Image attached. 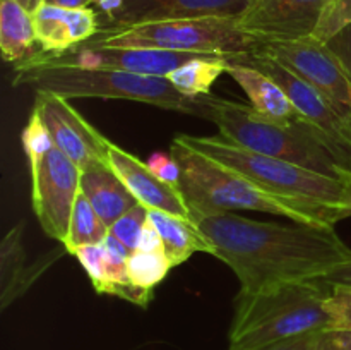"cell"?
I'll return each mask as SVG.
<instances>
[{
  "label": "cell",
  "mask_w": 351,
  "mask_h": 350,
  "mask_svg": "<svg viewBox=\"0 0 351 350\" xmlns=\"http://www.w3.org/2000/svg\"><path fill=\"white\" fill-rule=\"evenodd\" d=\"M191 220L211 242L213 256L232 268L243 292L317 280L351 257L335 226L257 222L233 211H192Z\"/></svg>",
  "instance_id": "obj_1"
},
{
  "label": "cell",
  "mask_w": 351,
  "mask_h": 350,
  "mask_svg": "<svg viewBox=\"0 0 351 350\" xmlns=\"http://www.w3.org/2000/svg\"><path fill=\"white\" fill-rule=\"evenodd\" d=\"M12 86H24L34 93H50L67 100H130L206 120L213 98V95L201 98L185 96L168 78L134 74L117 69L81 67L57 60L43 51H34L26 60L16 64Z\"/></svg>",
  "instance_id": "obj_2"
},
{
  "label": "cell",
  "mask_w": 351,
  "mask_h": 350,
  "mask_svg": "<svg viewBox=\"0 0 351 350\" xmlns=\"http://www.w3.org/2000/svg\"><path fill=\"white\" fill-rule=\"evenodd\" d=\"M331 287L321 280L287 281L257 292L240 290L228 333V350H256L332 326Z\"/></svg>",
  "instance_id": "obj_3"
},
{
  "label": "cell",
  "mask_w": 351,
  "mask_h": 350,
  "mask_svg": "<svg viewBox=\"0 0 351 350\" xmlns=\"http://www.w3.org/2000/svg\"><path fill=\"white\" fill-rule=\"evenodd\" d=\"M170 154L182 170L180 191L192 211H263L287 216L295 223L312 226H335L331 213L293 199L271 194L239 172L199 153L184 141H171Z\"/></svg>",
  "instance_id": "obj_4"
},
{
  "label": "cell",
  "mask_w": 351,
  "mask_h": 350,
  "mask_svg": "<svg viewBox=\"0 0 351 350\" xmlns=\"http://www.w3.org/2000/svg\"><path fill=\"white\" fill-rule=\"evenodd\" d=\"M208 120L230 143L256 153L291 161L317 174L339 178L348 167L331 144L305 120L280 122L257 112L250 103L213 95Z\"/></svg>",
  "instance_id": "obj_5"
},
{
  "label": "cell",
  "mask_w": 351,
  "mask_h": 350,
  "mask_svg": "<svg viewBox=\"0 0 351 350\" xmlns=\"http://www.w3.org/2000/svg\"><path fill=\"white\" fill-rule=\"evenodd\" d=\"M177 137L197 150L199 153L239 172L240 175L261 185L271 194L321 208L331 213L336 223L341 222L343 182L339 178L317 174L291 161L256 153L235 143H230L221 134L218 136L177 134Z\"/></svg>",
  "instance_id": "obj_6"
},
{
  "label": "cell",
  "mask_w": 351,
  "mask_h": 350,
  "mask_svg": "<svg viewBox=\"0 0 351 350\" xmlns=\"http://www.w3.org/2000/svg\"><path fill=\"white\" fill-rule=\"evenodd\" d=\"M257 41L240 27L239 17H197L101 27L96 36L79 47L89 48H156L195 55L235 58L249 54Z\"/></svg>",
  "instance_id": "obj_7"
},
{
  "label": "cell",
  "mask_w": 351,
  "mask_h": 350,
  "mask_svg": "<svg viewBox=\"0 0 351 350\" xmlns=\"http://www.w3.org/2000/svg\"><path fill=\"white\" fill-rule=\"evenodd\" d=\"M230 60L252 65L274 79L291 100L302 119L331 144L341 163L351 168V113L339 108L324 93L298 78L274 58L252 50Z\"/></svg>",
  "instance_id": "obj_8"
},
{
  "label": "cell",
  "mask_w": 351,
  "mask_h": 350,
  "mask_svg": "<svg viewBox=\"0 0 351 350\" xmlns=\"http://www.w3.org/2000/svg\"><path fill=\"white\" fill-rule=\"evenodd\" d=\"M31 205L48 237L64 246L74 202L81 191V168L57 146L29 161Z\"/></svg>",
  "instance_id": "obj_9"
},
{
  "label": "cell",
  "mask_w": 351,
  "mask_h": 350,
  "mask_svg": "<svg viewBox=\"0 0 351 350\" xmlns=\"http://www.w3.org/2000/svg\"><path fill=\"white\" fill-rule=\"evenodd\" d=\"M254 51L274 58L351 113V79L328 45L315 38L257 43Z\"/></svg>",
  "instance_id": "obj_10"
},
{
  "label": "cell",
  "mask_w": 351,
  "mask_h": 350,
  "mask_svg": "<svg viewBox=\"0 0 351 350\" xmlns=\"http://www.w3.org/2000/svg\"><path fill=\"white\" fill-rule=\"evenodd\" d=\"M34 110L40 113L53 144L82 170L95 165L108 163V143L96 127H93L67 98L36 93Z\"/></svg>",
  "instance_id": "obj_11"
},
{
  "label": "cell",
  "mask_w": 351,
  "mask_h": 350,
  "mask_svg": "<svg viewBox=\"0 0 351 350\" xmlns=\"http://www.w3.org/2000/svg\"><path fill=\"white\" fill-rule=\"evenodd\" d=\"M328 0H263L239 17L257 43L311 38Z\"/></svg>",
  "instance_id": "obj_12"
},
{
  "label": "cell",
  "mask_w": 351,
  "mask_h": 350,
  "mask_svg": "<svg viewBox=\"0 0 351 350\" xmlns=\"http://www.w3.org/2000/svg\"><path fill=\"white\" fill-rule=\"evenodd\" d=\"M50 55V54H47ZM60 62L81 67L117 69L143 75L168 78L170 72L180 67L195 54L156 50V48H89L75 47L60 55H50Z\"/></svg>",
  "instance_id": "obj_13"
},
{
  "label": "cell",
  "mask_w": 351,
  "mask_h": 350,
  "mask_svg": "<svg viewBox=\"0 0 351 350\" xmlns=\"http://www.w3.org/2000/svg\"><path fill=\"white\" fill-rule=\"evenodd\" d=\"M108 163L117 175L147 209H161L171 215L191 220V208L180 189L167 184L153 174L146 161L115 143H108Z\"/></svg>",
  "instance_id": "obj_14"
},
{
  "label": "cell",
  "mask_w": 351,
  "mask_h": 350,
  "mask_svg": "<svg viewBox=\"0 0 351 350\" xmlns=\"http://www.w3.org/2000/svg\"><path fill=\"white\" fill-rule=\"evenodd\" d=\"M250 0H123L115 19L105 27H125L134 24L197 17H240Z\"/></svg>",
  "instance_id": "obj_15"
},
{
  "label": "cell",
  "mask_w": 351,
  "mask_h": 350,
  "mask_svg": "<svg viewBox=\"0 0 351 350\" xmlns=\"http://www.w3.org/2000/svg\"><path fill=\"white\" fill-rule=\"evenodd\" d=\"M33 21L40 51L50 55L65 54L91 40L101 30L91 7L64 9L45 0L33 12Z\"/></svg>",
  "instance_id": "obj_16"
},
{
  "label": "cell",
  "mask_w": 351,
  "mask_h": 350,
  "mask_svg": "<svg viewBox=\"0 0 351 350\" xmlns=\"http://www.w3.org/2000/svg\"><path fill=\"white\" fill-rule=\"evenodd\" d=\"M65 253L67 249L62 246L27 263L26 247L23 242V223L12 226L0 242V307L2 311L16 302L21 295L26 294L33 287L34 281Z\"/></svg>",
  "instance_id": "obj_17"
},
{
  "label": "cell",
  "mask_w": 351,
  "mask_h": 350,
  "mask_svg": "<svg viewBox=\"0 0 351 350\" xmlns=\"http://www.w3.org/2000/svg\"><path fill=\"white\" fill-rule=\"evenodd\" d=\"M226 74L245 91L250 105L263 115L280 122L304 120L283 88L259 69L239 60H230Z\"/></svg>",
  "instance_id": "obj_18"
},
{
  "label": "cell",
  "mask_w": 351,
  "mask_h": 350,
  "mask_svg": "<svg viewBox=\"0 0 351 350\" xmlns=\"http://www.w3.org/2000/svg\"><path fill=\"white\" fill-rule=\"evenodd\" d=\"M81 192L108 226L139 202L110 163L95 165L82 170Z\"/></svg>",
  "instance_id": "obj_19"
},
{
  "label": "cell",
  "mask_w": 351,
  "mask_h": 350,
  "mask_svg": "<svg viewBox=\"0 0 351 350\" xmlns=\"http://www.w3.org/2000/svg\"><path fill=\"white\" fill-rule=\"evenodd\" d=\"M147 218L160 232L163 249L173 266L185 263L194 253H208L211 256L215 254L211 242L202 235L192 220L161 209H147Z\"/></svg>",
  "instance_id": "obj_20"
},
{
  "label": "cell",
  "mask_w": 351,
  "mask_h": 350,
  "mask_svg": "<svg viewBox=\"0 0 351 350\" xmlns=\"http://www.w3.org/2000/svg\"><path fill=\"white\" fill-rule=\"evenodd\" d=\"M33 14L16 0H0V51L3 60L19 64L34 54Z\"/></svg>",
  "instance_id": "obj_21"
},
{
  "label": "cell",
  "mask_w": 351,
  "mask_h": 350,
  "mask_svg": "<svg viewBox=\"0 0 351 350\" xmlns=\"http://www.w3.org/2000/svg\"><path fill=\"white\" fill-rule=\"evenodd\" d=\"M230 58L219 55H195L168 74V81L180 93L191 98L211 95V88L225 74Z\"/></svg>",
  "instance_id": "obj_22"
},
{
  "label": "cell",
  "mask_w": 351,
  "mask_h": 350,
  "mask_svg": "<svg viewBox=\"0 0 351 350\" xmlns=\"http://www.w3.org/2000/svg\"><path fill=\"white\" fill-rule=\"evenodd\" d=\"M110 233V226L99 218L86 196L79 191L72 211L71 226H69L67 239L64 246L69 254H74L79 247L91 246V244H101L105 237Z\"/></svg>",
  "instance_id": "obj_23"
},
{
  "label": "cell",
  "mask_w": 351,
  "mask_h": 350,
  "mask_svg": "<svg viewBox=\"0 0 351 350\" xmlns=\"http://www.w3.org/2000/svg\"><path fill=\"white\" fill-rule=\"evenodd\" d=\"M127 268H129L130 280L136 287L153 292V288L160 285L175 266L165 249L153 250V253L137 249L129 256Z\"/></svg>",
  "instance_id": "obj_24"
},
{
  "label": "cell",
  "mask_w": 351,
  "mask_h": 350,
  "mask_svg": "<svg viewBox=\"0 0 351 350\" xmlns=\"http://www.w3.org/2000/svg\"><path fill=\"white\" fill-rule=\"evenodd\" d=\"M351 24V0H328L312 38L328 43Z\"/></svg>",
  "instance_id": "obj_25"
},
{
  "label": "cell",
  "mask_w": 351,
  "mask_h": 350,
  "mask_svg": "<svg viewBox=\"0 0 351 350\" xmlns=\"http://www.w3.org/2000/svg\"><path fill=\"white\" fill-rule=\"evenodd\" d=\"M146 222L147 208L144 205H141V202H137L134 208H130L125 215L120 216V218L110 226V233H113L130 253H134V250H137V246H139L141 233H143Z\"/></svg>",
  "instance_id": "obj_26"
},
{
  "label": "cell",
  "mask_w": 351,
  "mask_h": 350,
  "mask_svg": "<svg viewBox=\"0 0 351 350\" xmlns=\"http://www.w3.org/2000/svg\"><path fill=\"white\" fill-rule=\"evenodd\" d=\"M53 146V139H51L47 126L41 120L40 113L33 108L29 120H27L26 127L23 130V148L27 156V163L45 156Z\"/></svg>",
  "instance_id": "obj_27"
},
{
  "label": "cell",
  "mask_w": 351,
  "mask_h": 350,
  "mask_svg": "<svg viewBox=\"0 0 351 350\" xmlns=\"http://www.w3.org/2000/svg\"><path fill=\"white\" fill-rule=\"evenodd\" d=\"M72 256L84 268L95 290L103 294L106 287V249L103 242L79 247Z\"/></svg>",
  "instance_id": "obj_28"
},
{
  "label": "cell",
  "mask_w": 351,
  "mask_h": 350,
  "mask_svg": "<svg viewBox=\"0 0 351 350\" xmlns=\"http://www.w3.org/2000/svg\"><path fill=\"white\" fill-rule=\"evenodd\" d=\"M328 311L332 318L331 328H351V287H331Z\"/></svg>",
  "instance_id": "obj_29"
},
{
  "label": "cell",
  "mask_w": 351,
  "mask_h": 350,
  "mask_svg": "<svg viewBox=\"0 0 351 350\" xmlns=\"http://www.w3.org/2000/svg\"><path fill=\"white\" fill-rule=\"evenodd\" d=\"M147 167L149 170L153 172L156 177H160L161 180L167 182V184L173 185L175 189H180L182 184V170H180V165L177 163L171 154L167 153H153L149 158H147Z\"/></svg>",
  "instance_id": "obj_30"
},
{
  "label": "cell",
  "mask_w": 351,
  "mask_h": 350,
  "mask_svg": "<svg viewBox=\"0 0 351 350\" xmlns=\"http://www.w3.org/2000/svg\"><path fill=\"white\" fill-rule=\"evenodd\" d=\"M322 331H324V329H322ZM322 331L305 333V335L293 336V338L269 343V345H264L256 350H321Z\"/></svg>",
  "instance_id": "obj_31"
},
{
  "label": "cell",
  "mask_w": 351,
  "mask_h": 350,
  "mask_svg": "<svg viewBox=\"0 0 351 350\" xmlns=\"http://www.w3.org/2000/svg\"><path fill=\"white\" fill-rule=\"evenodd\" d=\"M328 48L336 55V58L339 60V64L343 65V69L346 71V74L351 79V24L348 27H345L343 31H339L335 38L328 41Z\"/></svg>",
  "instance_id": "obj_32"
},
{
  "label": "cell",
  "mask_w": 351,
  "mask_h": 350,
  "mask_svg": "<svg viewBox=\"0 0 351 350\" xmlns=\"http://www.w3.org/2000/svg\"><path fill=\"white\" fill-rule=\"evenodd\" d=\"M321 350H351V328H328L322 331Z\"/></svg>",
  "instance_id": "obj_33"
},
{
  "label": "cell",
  "mask_w": 351,
  "mask_h": 350,
  "mask_svg": "<svg viewBox=\"0 0 351 350\" xmlns=\"http://www.w3.org/2000/svg\"><path fill=\"white\" fill-rule=\"evenodd\" d=\"M317 280L324 281L329 287H351V257Z\"/></svg>",
  "instance_id": "obj_34"
},
{
  "label": "cell",
  "mask_w": 351,
  "mask_h": 350,
  "mask_svg": "<svg viewBox=\"0 0 351 350\" xmlns=\"http://www.w3.org/2000/svg\"><path fill=\"white\" fill-rule=\"evenodd\" d=\"M139 250H146V253H153V250H163V240H161L160 232L156 230V226L149 222L147 218L146 225H144L143 233H141L139 246H137Z\"/></svg>",
  "instance_id": "obj_35"
},
{
  "label": "cell",
  "mask_w": 351,
  "mask_h": 350,
  "mask_svg": "<svg viewBox=\"0 0 351 350\" xmlns=\"http://www.w3.org/2000/svg\"><path fill=\"white\" fill-rule=\"evenodd\" d=\"M93 3L106 17V24L112 23L117 14L120 12V9L123 7V0H93Z\"/></svg>",
  "instance_id": "obj_36"
},
{
  "label": "cell",
  "mask_w": 351,
  "mask_h": 350,
  "mask_svg": "<svg viewBox=\"0 0 351 350\" xmlns=\"http://www.w3.org/2000/svg\"><path fill=\"white\" fill-rule=\"evenodd\" d=\"M343 182V209H341V220L350 218L351 216V168H346L343 175L339 177Z\"/></svg>",
  "instance_id": "obj_37"
},
{
  "label": "cell",
  "mask_w": 351,
  "mask_h": 350,
  "mask_svg": "<svg viewBox=\"0 0 351 350\" xmlns=\"http://www.w3.org/2000/svg\"><path fill=\"white\" fill-rule=\"evenodd\" d=\"M47 3L51 5L64 7V9H84L93 3V0H45Z\"/></svg>",
  "instance_id": "obj_38"
},
{
  "label": "cell",
  "mask_w": 351,
  "mask_h": 350,
  "mask_svg": "<svg viewBox=\"0 0 351 350\" xmlns=\"http://www.w3.org/2000/svg\"><path fill=\"white\" fill-rule=\"evenodd\" d=\"M16 2H19L21 5L24 7V9L29 10V12L33 14L34 10H36L38 7H40V3L43 2V0H16Z\"/></svg>",
  "instance_id": "obj_39"
},
{
  "label": "cell",
  "mask_w": 351,
  "mask_h": 350,
  "mask_svg": "<svg viewBox=\"0 0 351 350\" xmlns=\"http://www.w3.org/2000/svg\"><path fill=\"white\" fill-rule=\"evenodd\" d=\"M259 2H263V0H250L249 9H252V7H254V5H257V3H259ZM249 9H247V10H249ZM247 10H245V12H247Z\"/></svg>",
  "instance_id": "obj_40"
}]
</instances>
